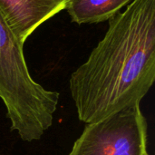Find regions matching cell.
<instances>
[{"label": "cell", "mask_w": 155, "mask_h": 155, "mask_svg": "<svg viewBox=\"0 0 155 155\" xmlns=\"http://www.w3.org/2000/svg\"><path fill=\"white\" fill-rule=\"evenodd\" d=\"M154 80L155 0H133L109 19L69 89L79 120L90 124L140 104Z\"/></svg>", "instance_id": "6da1fadb"}, {"label": "cell", "mask_w": 155, "mask_h": 155, "mask_svg": "<svg viewBox=\"0 0 155 155\" xmlns=\"http://www.w3.org/2000/svg\"><path fill=\"white\" fill-rule=\"evenodd\" d=\"M60 94L44 88L31 76L24 44L0 13V99L22 141H39L52 126Z\"/></svg>", "instance_id": "7a4b0ae2"}, {"label": "cell", "mask_w": 155, "mask_h": 155, "mask_svg": "<svg viewBox=\"0 0 155 155\" xmlns=\"http://www.w3.org/2000/svg\"><path fill=\"white\" fill-rule=\"evenodd\" d=\"M148 124L140 104L86 124L68 155H144Z\"/></svg>", "instance_id": "3957f363"}, {"label": "cell", "mask_w": 155, "mask_h": 155, "mask_svg": "<svg viewBox=\"0 0 155 155\" xmlns=\"http://www.w3.org/2000/svg\"><path fill=\"white\" fill-rule=\"evenodd\" d=\"M67 0H0V13L22 44L64 9Z\"/></svg>", "instance_id": "277c9868"}, {"label": "cell", "mask_w": 155, "mask_h": 155, "mask_svg": "<svg viewBox=\"0 0 155 155\" xmlns=\"http://www.w3.org/2000/svg\"><path fill=\"white\" fill-rule=\"evenodd\" d=\"M133 0H67L64 9L78 25L107 21Z\"/></svg>", "instance_id": "5b68a950"}, {"label": "cell", "mask_w": 155, "mask_h": 155, "mask_svg": "<svg viewBox=\"0 0 155 155\" xmlns=\"http://www.w3.org/2000/svg\"><path fill=\"white\" fill-rule=\"evenodd\" d=\"M144 155H150V154H149L148 153H145V154H144Z\"/></svg>", "instance_id": "8992f818"}]
</instances>
